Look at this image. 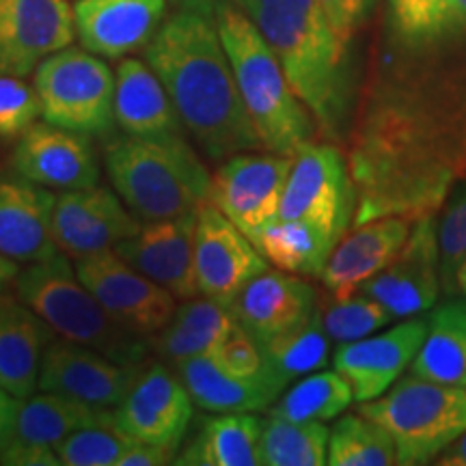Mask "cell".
Returning <instances> with one entry per match:
<instances>
[{
    "label": "cell",
    "instance_id": "obj_1",
    "mask_svg": "<svg viewBox=\"0 0 466 466\" xmlns=\"http://www.w3.org/2000/svg\"><path fill=\"white\" fill-rule=\"evenodd\" d=\"M346 158L357 188L352 227L436 217L466 177V78L376 76L350 124Z\"/></svg>",
    "mask_w": 466,
    "mask_h": 466
},
{
    "label": "cell",
    "instance_id": "obj_2",
    "mask_svg": "<svg viewBox=\"0 0 466 466\" xmlns=\"http://www.w3.org/2000/svg\"><path fill=\"white\" fill-rule=\"evenodd\" d=\"M145 61L162 80L186 132L209 162L220 165L240 151L264 149L214 15L182 9L167 17L145 48Z\"/></svg>",
    "mask_w": 466,
    "mask_h": 466
},
{
    "label": "cell",
    "instance_id": "obj_3",
    "mask_svg": "<svg viewBox=\"0 0 466 466\" xmlns=\"http://www.w3.org/2000/svg\"><path fill=\"white\" fill-rule=\"evenodd\" d=\"M238 7L275 50L296 96L330 143L350 130L348 46L335 33L318 0H238Z\"/></svg>",
    "mask_w": 466,
    "mask_h": 466
},
{
    "label": "cell",
    "instance_id": "obj_4",
    "mask_svg": "<svg viewBox=\"0 0 466 466\" xmlns=\"http://www.w3.org/2000/svg\"><path fill=\"white\" fill-rule=\"evenodd\" d=\"M214 20L261 147L294 156L316 141L319 130L311 110L296 96L281 61L253 20L231 3H218Z\"/></svg>",
    "mask_w": 466,
    "mask_h": 466
},
{
    "label": "cell",
    "instance_id": "obj_5",
    "mask_svg": "<svg viewBox=\"0 0 466 466\" xmlns=\"http://www.w3.org/2000/svg\"><path fill=\"white\" fill-rule=\"evenodd\" d=\"M104 168L116 195L143 223L177 218L209 201L212 173L186 137L104 141Z\"/></svg>",
    "mask_w": 466,
    "mask_h": 466
},
{
    "label": "cell",
    "instance_id": "obj_6",
    "mask_svg": "<svg viewBox=\"0 0 466 466\" xmlns=\"http://www.w3.org/2000/svg\"><path fill=\"white\" fill-rule=\"evenodd\" d=\"M15 296L33 309L52 333L106 354L116 363L141 367L149 363V343L121 329L91 289L69 266L66 253L20 268Z\"/></svg>",
    "mask_w": 466,
    "mask_h": 466
},
{
    "label": "cell",
    "instance_id": "obj_7",
    "mask_svg": "<svg viewBox=\"0 0 466 466\" xmlns=\"http://www.w3.org/2000/svg\"><path fill=\"white\" fill-rule=\"evenodd\" d=\"M359 412L391 434L398 464H428L466 430V387L410 374L380 398L363 401Z\"/></svg>",
    "mask_w": 466,
    "mask_h": 466
},
{
    "label": "cell",
    "instance_id": "obj_8",
    "mask_svg": "<svg viewBox=\"0 0 466 466\" xmlns=\"http://www.w3.org/2000/svg\"><path fill=\"white\" fill-rule=\"evenodd\" d=\"M33 86L44 121L104 141L113 137L115 74L102 56L67 46L39 63Z\"/></svg>",
    "mask_w": 466,
    "mask_h": 466
},
{
    "label": "cell",
    "instance_id": "obj_9",
    "mask_svg": "<svg viewBox=\"0 0 466 466\" xmlns=\"http://www.w3.org/2000/svg\"><path fill=\"white\" fill-rule=\"evenodd\" d=\"M354 212L357 188L346 151L330 141H311L296 151L279 217L316 225L339 242L354 223Z\"/></svg>",
    "mask_w": 466,
    "mask_h": 466
},
{
    "label": "cell",
    "instance_id": "obj_10",
    "mask_svg": "<svg viewBox=\"0 0 466 466\" xmlns=\"http://www.w3.org/2000/svg\"><path fill=\"white\" fill-rule=\"evenodd\" d=\"M74 268L108 316L145 341L165 329L177 309L171 291L132 268L115 250L74 259Z\"/></svg>",
    "mask_w": 466,
    "mask_h": 466
},
{
    "label": "cell",
    "instance_id": "obj_11",
    "mask_svg": "<svg viewBox=\"0 0 466 466\" xmlns=\"http://www.w3.org/2000/svg\"><path fill=\"white\" fill-rule=\"evenodd\" d=\"M294 156L275 151H240L220 162L212 173L209 203L253 238L279 217Z\"/></svg>",
    "mask_w": 466,
    "mask_h": 466
},
{
    "label": "cell",
    "instance_id": "obj_12",
    "mask_svg": "<svg viewBox=\"0 0 466 466\" xmlns=\"http://www.w3.org/2000/svg\"><path fill=\"white\" fill-rule=\"evenodd\" d=\"M195 415V401L179 374L162 360H149L119 406L113 421L126 436L147 445L179 450Z\"/></svg>",
    "mask_w": 466,
    "mask_h": 466
},
{
    "label": "cell",
    "instance_id": "obj_13",
    "mask_svg": "<svg viewBox=\"0 0 466 466\" xmlns=\"http://www.w3.org/2000/svg\"><path fill=\"white\" fill-rule=\"evenodd\" d=\"M195 270L199 294L231 307L244 285L268 270L253 240L214 203L197 209Z\"/></svg>",
    "mask_w": 466,
    "mask_h": 466
},
{
    "label": "cell",
    "instance_id": "obj_14",
    "mask_svg": "<svg viewBox=\"0 0 466 466\" xmlns=\"http://www.w3.org/2000/svg\"><path fill=\"white\" fill-rule=\"evenodd\" d=\"M141 225L143 220L115 188L102 184L58 192L52 212V238L58 250L72 259L113 250L141 229Z\"/></svg>",
    "mask_w": 466,
    "mask_h": 466
},
{
    "label": "cell",
    "instance_id": "obj_15",
    "mask_svg": "<svg viewBox=\"0 0 466 466\" xmlns=\"http://www.w3.org/2000/svg\"><path fill=\"white\" fill-rule=\"evenodd\" d=\"M359 291L387 307L393 319L417 318L432 309L441 291L436 218L417 220L400 253Z\"/></svg>",
    "mask_w": 466,
    "mask_h": 466
},
{
    "label": "cell",
    "instance_id": "obj_16",
    "mask_svg": "<svg viewBox=\"0 0 466 466\" xmlns=\"http://www.w3.org/2000/svg\"><path fill=\"white\" fill-rule=\"evenodd\" d=\"M143 367L116 363L97 350L58 337L46 348L37 389L113 410L130 393Z\"/></svg>",
    "mask_w": 466,
    "mask_h": 466
},
{
    "label": "cell",
    "instance_id": "obj_17",
    "mask_svg": "<svg viewBox=\"0 0 466 466\" xmlns=\"http://www.w3.org/2000/svg\"><path fill=\"white\" fill-rule=\"evenodd\" d=\"M74 39L67 0H0V74L25 78Z\"/></svg>",
    "mask_w": 466,
    "mask_h": 466
},
{
    "label": "cell",
    "instance_id": "obj_18",
    "mask_svg": "<svg viewBox=\"0 0 466 466\" xmlns=\"http://www.w3.org/2000/svg\"><path fill=\"white\" fill-rule=\"evenodd\" d=\"M93 137L67 127L35 124L17 138L11 165L22 177L50 190H78L100 184Z\"/></svg>",
    "mask_w": 466,
    "mask_h": 466
},
{
    "label": "cell",
    "instance_id": "obj_19",
    "mask_svg": "<svg viewBox=\"0 0 466 466\" xmlns=\"http://www.w3.org/2000/svg\"><path fill=\"white\" fill-rule=\"evenodd\" d=\"M113 421V410H100L58 393L22 400L14 439L0 451V464L61 466L55 447L69 434L91 425Z\"/></svg>",
    "mask_w": 466,
    "mask_h": 466
},
{
    "label": "cell",
    "instance_id": "obj_20",
    "mask_svg": "<svg viewBox=\"0 0 466 466\" xmlns=\"http://www.w3.org/2000/svg\"><path fill=\"white\" fill-rule=\"evenodd\" d=\"M197 212L177 218L147 220L132 238L113 248L151 281L171 291L177 300L199 296L195 270Z\"/></svg>",
    "mask_w": 466,
    "mask_h": 466
},
{
    "label": "cell",
    "instance_id": "obj_21",
    "mask_svg": "<svg viewBox=\"0 0 466 466\" xmlns=\"http://www.w3.org/2000/svg\"><path fill=\"white\" fill-rule=\"evenodd\" d=\"M428 335V318H410L387 333L339 343L335 350V371L352 387L354 401L380 398L393 387L401 371L412 363Z\"/></svg>",
    "mask_w": 466,
    "mask_h": 466
},
{
    "label": "cell",
    "instance_id": "obj_22",
    "mask_svg": "<svg viewBox=\"0 0 466 466\" xmlns=\"http://www.w3.org/2000/svg\"><path fill=\"white\" fill-rule=\"evenodd\" d=\"M76 37L102 58H126L145 50L160 31L167 0H76Z\"/></svg>",
    "mask_w": 466,
    "mask_h": 466
},
{
    "label": "cell",
    "instance_id": "obj_23",
    "mask_svg": "<svg viewBox=\"0 0 466 466\" xmlns=\"http://www.w3.org/2000/svg\"><path fill=\"white\" fill-rule=\"evenodd\" d=\"M55 201L50 188L20 173H0V253L17 264H35L61 253L52 238Z\"/></svg>",
    "mask_w": 466,
    "mask_h": 466
},
{
    "label": "cell",
    "instance_id": "obj_24",
    "mask_svg": "<svg viewBox=\"0 0 466 466\" xmlns=\"http://www.w3.org/2000/svg\"><path fill=\"white\" fill-rule=\"evenodd\" d=\"M412 220L382 217L352 227L339 242L322 270L326 291L335 299H348L378 275L404 247L412 231Z\"/></svg>",
    "mask_w": 466,
    "mask_h": 466
},
{
    "label": "cell",
    "instance_id": "obj_25",
    "mask_svg": "<svg viewBox=\"0 0 466 466\" xmlns=\"http://www.w3.org/2000/svg\"><path fill=\"white\" fill-rule=\"evenodd\" d=\"M318 309V291L300 275L264 270L244 285L231 311L250 337L264 343L294 329Z\"/></svg>",
    "mask_w": 466,
    "mask_h": 466
},
{
    "label": "cell",
    "instance_id": "obj_26",
    "mask_svg": "<svg viewBox=\"0 0 466 466\" xmlns=\"http://www.w3.org/2000/svg\"><path fill=\"white\" fill-rule=\"evenodd\" d=\"M115 119L124 134L138 138L184 137L177 108L147 61L121 58L115 72Z\"/></svg>",
    "mask_w": 466,
    "mask_h": 466
},
{
    "label": "cell",
    "instance_id": "obj_27",
    "mask_svg": "<svg viewBox=\"0 0 466 466\" xmlns=\"http://www.w3.org/2000/svg\"><path fill=\"white\" fill-rule=\"evenodd\" d=\"M52 335L50 326L17 296L0 294V387L20 400L31 398Z\"/></svg>",
    "mask_w": 466,
    "mask_h": 466
},
{
    "label": "cell",
    "instance_id": "obj_28",
    "mask_svg": "<svg viewBox=\"0 0 466 466\" xmlns=\"http://www.w3.org/2000/svg\"><path fill=\"white\" fill-rule=\"evenodd\" d=\"M238 329L240 322L233 316L231 307L199 294L182 300L165 329L149 337L147 343L162 363L175 367L188 359L214 354Z\"/></svg>",
    "mask_w": 466,
    "mask_h": 466
},
{
    "label": "cell",
    "instance_id": "obj_29",
    "mask_svg": "<svg viewBox=\"0 0 466 466\" xmlns=\"http://www.w3.org/2000/svg\"><path fill=\"white\" fill-rule=\"evenodd\" d=\"M197 408L206 412H259L275 404L281 389L268 380L233 376L212 354L175 365Z\"/></svg>",
    "mask_w": 466,
    "mask_h": 466
},
{
    "label": "cell",
    "instance_id": "obj_30",
    "mask_svg": "<svg viewBox=\"0 0 466 466\" xmlns=\"http://www.w3.org/2000/svg\"><path fill=\"white\" fill-rule=\"evenodd\" d=\"M261 428L264 419L255 412H214L175 464L259 466Z\"/></svg>",
    "mask_w": 466,
    "mask_h": 466
},
{
    "label": "cell",
    "instance_id": "obj_31",
    "mask_svg": "<svg viewBox=\"0 0 466 466\" xmlns=\"http://www.w3.org/2000/svg\"><path fill=\"white\" fill-rule=\"evenodd\" d=\"M410 374L450 387H466V302H447L428 318V335Z\"/></svg>",
    "mask_w": 466,
    "mask_h": 466
},
{
    "label": "cell",
    "instance_id": "obj_32",
    "mask_svg": "<svg viewBox=\"0 0 466 466\" xmlns=\"http://www.w3.org/2000/svg\"><path fill=\"white\" fill-rule=\"evenodd\" d=\"M250 240L279 270L318 279L337 244L316 225L281 217L266 223Z\"/></svg>",
    "mask_w": 466,
    "mask_h": 466
},
{
    "label": "cell",
    "instance_id": "obj_33",
    "mask_svg": "<svg viewBox=\"0 0 466 466\" xmlns=\"http://www.w3.org/2000/svg\"><path fill=\"white\" fill-rule=\"evenodd\" d=\"M268 371L285 389L296 378L324 370L330 359V337L326 333L319 307L294 329L261 343Z\"/></svg>",
    "mask_w": 466,
    "mask_h": 466
},
{
    "label": "cell",
    "instance_id": "obj_34",
    "mask_svg": "<svg viewBox=\"0 0 466 466\" xmlns=\"http://www.w3.org/2000/svg\"><path fill=\"white\" fill-rule=\"evenodd\" d=\"M330 430L324 423H299L270 415L264 419L259 458L266 466L329 464Z\"/></svg>",
    "mask_w": 466,
    "mask_h": 466
},
{
    "label": "cell",
    "instance_id": "obj_35",
    "mask_svg": "<svg viewBox=\"0 0 466 466\" xmlns=\"http://www.w3.org/2000/svg\"><path fill=\"white\" fill-rule=\"evenodd\" d=\"M352 401V387L339 371H318L291 387L270 408V415L299 423H326L339 417Z\"/></svg>",
    "mask_w": 466,
    "mask_h": 466
},
{
    "label": "cell",
    "instance_id": "obj_36",
    "mask_svg": "<svg viewBox=\"0 0 466 466\" xmlns=\"http://www.w3.org/2000/svg\"><path fill=\"white\" fill-rule=\"evenodd\" d=\"M330 466H391L398 450L391 434L365 415H346L335 423L329 439Z\"/></svg>",
    "mask_w": 466,
    "mask_h": 466
},
{
    "label": "cell",
    "instance_id": "obj_37",
    "mask_svg": "<svg viewBox=\"0 0 466 466\" xmlns=\"http://www.w3.org/2000/svg\"><path fill=\"white\" fill-rule=\"evenodd\" d=\"M318 307L322 313L326 333L337 346L374 335L382 326L393 322V316L387 311V307H382L380 302L363 291H357L348 299L330 296L326 300H318Z\"/></svg>",
    "mask_w": 466,
    "mask_h": 466
},
{
    "label": "cell",
    "instance_id": "obj_38",
    "mask_svg": "<svg viewBox=\"0 0 466 466\" xmlns=\"http://www.w3.org/2000/svg\"><path fill=\"white\" fill-rule=\"evenodd\" d=\"M134 442L137 441L121 432L115 421H106L69 434L55 451L63 466H116Z\"/></svg>",
    "mask_w": 466,
    "mask_h": 466
},
{
    "label": "cell",
    "instance_id": "obj_39",
    "mask_svg": "<svg viewBox=\"0 0 466 466\" xmlns=\"http://www.w3.org/2000/svg\"><path fill=\"white\" fill-rule=\"evenodd\" d=\"M466 258V177L453 186L447 197L445 212L439 225L441 288L447 294H458L456 277Z\"/></svg>",
    "mask_w": 466,
    "mask_h": 466
},
{
    "label": "cell",
    "instance_id": "obj_40",
    "mask_svg": "<svg viewBox=\"0 0 466 466\" xmlns=\"http://www.w3.org/2000/svg\"><path fill=\"white\" fill-rule=\"evenodd\" d=\"M400 42L417 44L436 37L456 20L447 0H389Z\"/></svg>",
    "mask_w": 466,
    "mask_h": 466
},
{
    "label": "cell",
    "instance_id": "obj_41",
    "mask_svg": "<svg viewBox=\"0 0 466 466\" xmlns=\"http://www.w3.org/2000/svg\"><path fill=\"white\" fill-rule=\"evenodd\" d=\"M42 116L37 91L22 76L0 74V141L20 138Z\"/></svg>",
    "mask_w": 466,
    "mask_h": 466
},
{
    "label": "cell",
    "instance_id": "obj_42",
    "mask_svg": "<svg viewBox=\"0 0 466 466\" xmlns=\"http://www.w3.org/2000/svg\"><path fill=\"white\" fill-rule=\"evenodd\" d=\"M212 357L217 359L227 371H231L233 376L244 378V380L275 382L283 391L281 384H279L275 378H272L270 371H268V363L264 357V350H261V343L255 339V337H250L242 326L236 330V333L227 337L223 346H220Z\"/></svg>",
    "mask_w": 466,
    "mask_h": 466
},
{
    "label": "cell",
    "instance_id": "obj_43",
    "mask_svg": "<svg viewBox=\"0 0 466 466\" xmlns=\"http://www.w3.org/2000/svg\"><path fill=\"white\" fill-rule=\"evenodd\" d=\"M318 3L341 42L350 46L359 28L365 25L374 0H318Z\"/></svg>",
    "mask_w": 466,
    "mask_h": 466
},
{
    "label": "cell",
    "instance_id": "obj_44",
    "mask_svg": "<svg viewBox=\"0 0 466 466\" xmlns=\"http://www.w3.org/2000/svg\"><path fill=\"white\" fill-rule=\"evenodd\" d=\"M177 450L162 445H147V442H134L127 447L116 466H165L175 464Z\"/></svg>",
    "mask_w": 466,
    "mask_h": 466
},
{
    "label": "cell",
    "instance_id": "obj_45",
    "mask_svg": "<svg viewBox=\"0 0 466 466\" xmlns=\"http://www.w3.org/2000/svg\"><path fill=\"white\" fill-rule=\"evenodd\" d=\"M22 400L0 387V451L9 445L15 434L17 415H20Z\"/></svg>",
    "mask_w": 466,
    "mask_h": 466
},
{
    "label": "cell",
    "instance_id": "obj_46",
    "mask_svg": "<svg viewBox=\"0 0 466 466\" xmlns=\"http://www.w3.org/2000/svg\"><path fill=\"white\" fill-rule=\"evenodd\" d=\"M441 466H466V430L434 460Z\"/></svg>",
    "mask_w": 466,
    "mask_h": 466
},
{
    "label": "cell",
    "instance_id": "obj_47",
    "mask_svg": "<svg viewBox=\"0 0 466 466\" xmlns=\"http://www.w3.org/2000/svg\"><path fill=\"white\" fill-rule=\"evenodd\" d=\"M17 275H20V264L9 259L7 255L0 253V294H5V291H9V288H14Z\"/></svg>",
    "mask_w": 466,
    "mask_h": 466
},
{
    "label": "cell",
    "instance_id": "obj_48",
    "mask_svg": "<svg viewBox=\"0 0 466 466\" xmlns=\"http://www.w3.org/2000/svg\"><path fill=\"white\" fill-rule=\"evenodd\" d=\"M184 5H186V9L201 11V14L214 15V11H217L218 0H184Z\"/></svg>",
    "mask_w": 466,
    "mask_h": 466
},
{
    "label": "cell",
    "instance_id": "obj_49",
    "mask_svg": "<svg viewBox=\"0 0 466 466\" xmlns=\"http://www.w3.org/2000/svg\"><path fill=\"white\" fill-rule=\"evenodd\" d=\"M447 5H450L453 15L466 22V0H447Z\"/></svg>",
    "mask_w": 466,
    "mask_h": 466
},
{
    "label": "cell",
    "instance_id": "obj_50",
    "mask_svg": "<svg viewBox=\"0 0 466 466\" xmlns=\"http://www.w3.org/2000/svg\"><path fill=\"white\" fill-rule=\"evenodd\" d=\"M458 294H466V275L458 277Z\"/></svg>",
    "mask_w": 466,
    "mask_h": 466
}]
</instances>
